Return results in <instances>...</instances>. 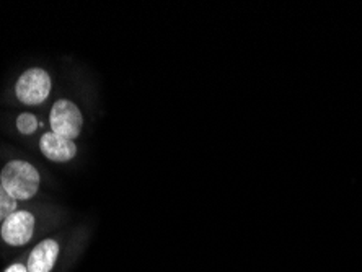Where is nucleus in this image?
Wrapping results in <instances>:
<instances>
[{"label": "nucleus", "instance_id": "nucleus-6", "mask_svg": "<svg viewBox=\"0 0 362 272\" xmlns=\"http://www.w3.org/2000/svg\"><path fill=\"white\" fill-rule=\"evenodd\" d=\"M57 256H59V244L54 240H45L31 252L26 269L28 272H51L54 268Z\"/></svg>", "mask_w": 362, "mask_h": 272}, {"label": "nucleus", "instance_id": "nucleus-3", "mask_svg": "<svg viewBox=\"0 0 362 272\" xmlns=\"http://www.w3.org/2000/svg\"><path fill=\"white\" fill-rule=\"evenodd\" d=\"M51 129L54 134L74 141L81 134L83 117L77 105L69 100H57L51 110Z\"/></svg>", "mask_w": 362, "mask_h": 272}, {"label": "nucleus", "instance_id": "nucleus-4", "mask_svg": "<svg viewBox=\"0 0 362 272\" xmlns=\"http://www.w3.org/2000/svg\"><path fill=\"white\" fill-rule=\"evenodd\" d=\"M35 232V217L26 211H17L5 218L0 228L2 240L12 247H23L31 240Z\"/></svg>", "mask_w": 362, "mask_h": 272}, {"label": "nucleus", "instance_id": "nucleus-9", "mask_svg": "<svg viewBox=\"0 0 362 272\" xmlns=\"http://www.w3.org/2000/svg\"><path fill=\"white\" fill-rule=\"evenodd\" d=\"M4 272H28V269H26V266H23V264H12V266H8V268Z\"/></svg>", "mask_w": 362, "mask_h": 272}, {"label": "nucleus", "instance_id": "nucleus-2", "mask_svg": "<svg viewBox=\"0 0 362 272\" xmlns=\"http://www.w3.org/2000/svg\"><path fill=\"white\" fill-rule=\"evenodd\" d=\"M52 88L49 73L42 69H28L21 73L17 87H15V93L21 103L35 106L45 103L49 97Z\"/></svg>", "mask_w": 362, "mask_h": 272}, {"label": "nucleus", "instance_id": "nucleus-5", "mask_svg": "<svg viewBox=\"0 0 362 272\" xmlns=\"http://www.w3.org/2000/svg\"><path fill=\"white\" fill-rule=\"evenodd\" d=\"M40 150L46 158L51 162L64 163L72 160L77 155V146L74 141L64 138L61 136L54 134V132H46L40 141Z\"/></svg>", "mask_w": 362, "mask_h": 272}, {"label": "nucleus", "instance_id": "nucleus-1", "mask_svg": "<svg viewBox=\"0 0 362 272\" xmlns=\"http://www.w3.org/2000/svg\"><path fill=\"white\" fill-rule=\"evenodd\" d=\"M40 173L33 165L23 160H13L0 173V184L15 201L31 199L40 189Z\"/></svg>", "mask_w": 362, "mask_h": 272}, {"label": "nucleus", "instance_id": "nucleus-7", "mask_svg": "<svg viewBox=\"0 0 362 272\" xmlns=\"http://www.w3.org/2000/svg\"><path fill=\"white\" fill-rule=\"evenodd\" d=\"M13 212H17V201H15L13 197L2 188V184H0V222H4L5 218L12 215Z\"/></svg>", "mask_w": 362, "mask_h": 272}, {"label": "nucleus", "instance_id": "nucleus-8", "mask_svg": "<svg viewBox=\"0 0 362 272\" xmlns=\"http://www.w3.org/2000/svg\"><path fill=\"white\" fill-rule=\"evenodd\" d=\"M38 119H36V116L31 113H21L17 119V129L23 136L33 134V132L38 129Z\"/></svg>", "mask_w": 362, "mask_h": 272}]
</instances>
